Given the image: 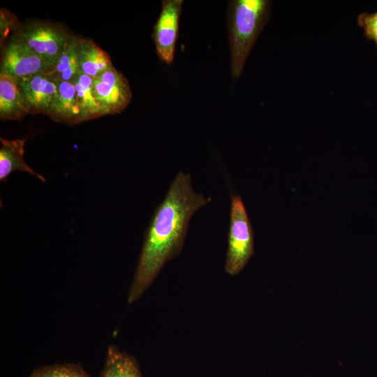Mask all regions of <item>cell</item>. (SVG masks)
I'll return each instance as SVG.
<instances>
[{"mask_svg": "<svg viewBox=\"0 0 377 377\" xmlns=\"http://www.w3.org/2000/svg\"><path fill=\"white\" fill-rule=\"evenodd\" d=\"M48 116L57 121L68 124L81 122L75 89L72 82L59 81L57 94Z\"/></svg>", "mask_w": 377, "mask_h": 377, "instance_id": "cell-12", "label": "cell"}, {"mask_svg": "<svg viewBox=\"0 0 377 377\" xmlns=\"http://www.w3.org/2000/svg\"><path fill=\"white\" fill-rule=\"evenodd\" d=\"M254 254V235L244 204L238 194L231 195L226 272L237 275Z\"/></svg>", "mask_w": 377, "mask_h": 377, "instance_id": "cell-3", "label": "cell"}, {"mask_svg": "<svg viewBox=\"0 0 377 377\" xmlns=\"http://www.w3.org/2000/svg\"><path fill=\"white\" fill-rule=\"evenodd\" d=\"M72 82L80 112V121L101 117V108L94 94L93 78L79 72Z\"/></svg>", "mask_w": 377, "mask_h": 377, "instance_id": "cell-14", "label": "cell"}, {"mask_svg": "<svg viewBox=\"0 0 377 377\" xmlns=\"http://www.w3.org/2000/svg\"><path fill=\"white\" fill-rule=\"evenodd\" d=\"M79 72L78 37L73 36L50 73L58 81L72 82Z\"/></svg>", "mask_w": 377, "mask_h": 377, "instance_id": "cell-15", "label": "cell"}, {"mask_svg": "<svg viewBox=\"0 0 377 377\" xmlns=\"http://www.w3.org/2000/svg\"><path fill=\"white\" fill-rule=\"evenodd\" d=\"M52 68L16 34L3 49L0 73L19 82L38 73L50 72Z\"/></svg>", "mask_w": 377, "mask_h": 377, "instance_id": "cell-5", "label": "cell"}, {"mask_svg": "<svg viewBox=\"0 0 377 377\" xmlns=\"http://www.w3.org/2000/svg\"><path fill=\"white\" fill-rule=\"evenodd\" d=\"M100 377H142L134 357L121 351L115 346L108 348Z\"/></svg>", "mask_w": 377, "mask_h": 377, "instance_id": "cell-13", "label": "cell"}, {"mask_svg": "<svg viewBox=\"0 0 377 377\" xmlns=\"http://www.w3.org/2000/svg\"><path fill=\"white\" fill-rule=\"evenodd\" d=\"M0 180H5L13 172H28L43 182L45 178L30 168L24 159L26 139L6 140L0 138Z\"/></svg>", "mask_w": 377, "mask_h": 377, "instance_id": "cell-10", "label": "cell"}, {"mask_svg": "<svg viewBox=\"0 0 377 377\" xmlns=\"http://www.w3.org/2000/svg\"><path fill=\"white\" fill-rule=\"evenodd\" d=\"M29 114L19 83L13 77L0 73V118L20 120Z\"/></svg>", "mask_w": 377, "mask_h": 377, "instance_id": "cell-9", "label": "cell"}, {"mask_svg": "<svg viewBox=\"0 0 377 377\" xmlns=\"http://www.w3.org/2000/svg\"><path fill=\"white\" fill-rule=\"evenodd\" d=\"M183 0H164L153 31L157 54L168 64L174 59Z\"/></svg>", "mask_w": 377, "mask_h": 377, "instance_id": "cell-7", "label": "cell"}, {"mask_svg": "<svg viewBox=\"0 0 377 377\" xmlns=\"http://www.w3.org/2000/svg\"><path fill=\"white\" fill-rule=\"evenodd\" d=\"M212 200L194 191L188 173L179 172L158 205L145 233L127 301L133 304L153 283L164 265L182 251L194 213Z\"/></svg>", "mask_w": 377, "mask_h": 377, "instance_id": "cell-1", "label": "cell"}, {"mask_svg": "<svg viewBox=\"0 0 377 377\" xmlns=\"http://www.w3.org/2000/svg\"><path fill=\"white\" fill-rule=\"evenodd\" d=\"M17 34L52 67L73 36L58 26L43 22L24 25Z\"/></svg>", "mask_w": 377, "mask_h": 377, "instance_id": "cell-4", "label": "cell"}, {"mask_svg": "<svg viewBox=\"0 0 377 377\" xmlns=\"http://www.w3.org/2000/svg\"><path fill=\"white\" fill-rule=\"evenodd\" d=\"M29 377H91L79 364L62 363L45 365L35 369Z\"/></svg>", "mask_w": 377, "mask_h": 377, "instance_id": "cell-16", "label": "cell"}, {"mask_svg": "<svg viewBox=\"0 0 377 377\" xmlns=\"http://www.w3.org/2000/svg\"><path fill=\"white\" fill-rule=\"evenodd\" d=\"M79 71L95 78L114 66L109 54L92 40L78 37Z\"/></svg>", "mask_w": 377, "mask_h": 377, "instance_id": "cell-11", "label": "cell"}, {"mask_svg": "<svg viewBox=\"0 0 377 377\" xmlns=\"http://www.w3.org/2000/svg\"><path fill=\"white\" fill-rule=\"evenodd\" d=\"M270 5L268 0L229 1V39L234 78L239 77L243 71L247 57L268 19Z\"/></svg>", "mask_w": 377, "mask_h": 377, "instance_id": "cell-2", "label": "cell"}, {"mask_svg": "<svg viewBox=\"0 0 377 377\" xmlns=\"http://www.w3.org/2000/svg\"><path fill=\"white\" fill-rule=\"evenodd\" d=\"M93 90L102 116L121 112L132 98L128 80L114 66L93 79Z\"/></svg>", "mask_w": 377, "mask_h": 377, "instance_id": "cell-6", "label": "cell"}, {"mask_svg": "<svg viewBox=\"0 0 377 377\" xmlns=\"http://www.w3.org/2000/svg\"><path fill=\"white\" fill-rule=\"evenodd\" d=\"M358 23L364 29L367 36L377 45V12L361 14L358 17Z\"/></svg>", "mask_w": 377, "mask_h": 377, "instance_id": "cell-17", "label": "cell"}, {"mask_svg": "<svg viewBox=\"0 0 377 377\" xmlns=\"http://www.w3.org/2000/svg\"><path fill=\"white\" fill-rule=\"evenodd\" d=\"M29 114L49 115L58 89V80L50 72L34 74L18 82Z\"/></svg>", "mask_w": 377, "mask_h": 377, "instance_id": "cell-8", "label": "cell"}]
</instances>
